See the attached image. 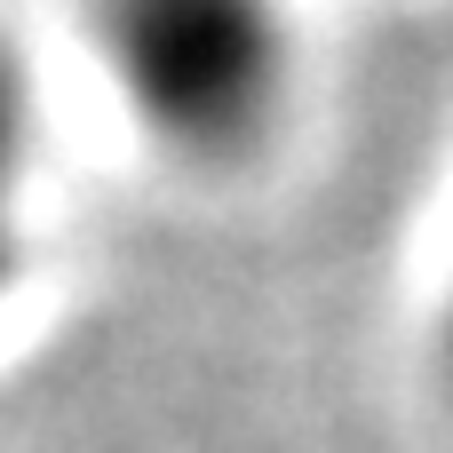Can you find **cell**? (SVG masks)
I'll list each match as a JSON object with an SVG mask.
<instances>
[{
  "label": "cell",
  "instance_id": "6da1fadb",
  "mask_svg": "<svg viewBox=\"0 0 453 453\" xmlns=\"http://www.w3.org/2000/svg\"><path fill=\"white\" fill-rule=\"evenodd\" d=\"M88 32L127 119L191 167H239L287 119V0H88Z\"/></svg>",
  "mask_w": 453,
  "mask_h": 453
},
{
  "label": "cell",
  "instance_id": "3957f363",
  "mask_svg": "<svg viewBox=\"0 0 453 453\" xmlns=\"http://www.w3.org/2000/svg\"><path fill=\"white\" fill-rule=\"evenodd\" d=\"M438 382L453 390V287H446V311H438Z\"/></svg>",
  "mask_w": 453,
  "mask_h": 453
},
{
  "label": "cell",
  "instance_id": "7a4b0ae2",
  "mask_svg": "<svg viewBox=\"0 0 453 453\" xmlns=\"http://www.w3.org/2000/svg\"><path fill=\"white\" fill-rule=\"evenodd\" d=\"M32 191H40V80L0 32V311L32 271Z\"/></svg>",
  "mask_w": 453,
  "mask_h": 453
}]
</instances>
